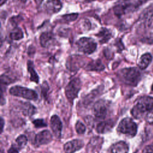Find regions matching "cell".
<instances>
[{"instance_id":"d590c367","label":"cell","mask_w":153,"mask_h":153,"mask_svg":"<svg viewBox=\"0 0 153 153\" xmlns=\"http://www.w3.org/2000/svg\"><path fill=\"white\" fill-rule=\"evenodd\" d=\"M21 2H25L26 1V0H20Z\"/></svg>"},{"instance_id":"7c38bea8","label":"cell","mask_w":153,"mask_h":153,"mask_svg":"<svg viewBox=\"0 0 153 153\" xmlns=\"http://www.w3.org/2000/svg\"><path fill=\"white\" fill-rule=\"evenodd\" d=\"M153 17V4L146 7L140 13L139 19L145 24L150 25Z\"/></svg>"},{"instance_id":"484cf974","label":"cell","mask_w":153,"mask_h":153,"mask_svg":"<svg viewBox=\"0 0 153 153\" xmlns=\"http://www.w3.org/2000/svg\"><path fill=\"white\" fill-rule=\"evenodd\" d=\"M142 41L146 44L153 45V33H150L148 35L143 37Z\"/></svg>"},{"instance_id":"74e56055","label":"cell","mask_w":153,"mask_h":153,"mask_svg":"<svg viewBox=\"0 0 153 153\" xmlns=\"http://www.w3.org/2000/svg\"><path fill=\"white\" fill-rule=\"evenodd\" d=\"M121 1H129V0H121Z\"/></svg>"},{"instance_id":"d6986e66","label":"cell","mask_w":153,"mask_h":153,"mask_svg":"<svg viewBox=\"0 0 153 153\" xmlns=\"http://www.w3.org/2000/svg\"><path fill=\"white\" fill-rule=\"evenodd\" d=\"M21 109L22 113L25 116H32L36 112L35 107L29 102H24L22 104Z\"/></svg>"},{"instance_id":"f1b7e54d","label":"cell","mask_w":153,"mask_h":153,"mask_svg":"<svg viewBox=\"0 0 153 153\" xmlns=\"http://www.w3.org/2000/svg\"><path fill=\"white\" fill-rule=\"evenodd\" d=\"M22 17H21L20 16H15V17H13L11 19H10V22L11 23V24L13 25H14V26H16V23L17 22H20V21H21L22 20Z\"/></svg>"},{"instance_id":"52a82bcc","label":"cell","mask_w":153,"mask_h":153,"mask_svg":"<svg viewBox=\"0 0 153 153\" xmlns=\"http://www.w3.org/2000/svg\"><path fill=\"white\" fill-rule=\"evenodd\" d=\"M108 105L105 100H99L97 101L93 106V112L96 117L103 119L108 114Z\"/></svg>"},{"instance_id":"ffe728a7","label":"cell","mask_w":153,"mask_h":153,"mask_svg":"<svg viewBox=\"0 0 153 153\" xmlns=\"http://www.w3.org/2000/svg\"><path fill=\"white\" fill-rule=\"evenodd\" d=\"M27 69H28V72L30 74V79L32 81H33L36 83H38L39 76L34 69V66L32 61L29 60L27 62Z\"/></svg>"},{"instance_id":"44dd1931","label":"cell","mask_w":153,"mask_h":153,"mask_svg":"<svg viewBox=\"0 0 153 153\" xmlns=\"http://www.w3.org/2000/svg\"><path fill=\"white\" fill-rule=\"evenodd\" d=\"M10 37L13 40H20L23 38V31L19 27H14V29L10 32Z\"/></svg>"},{"instance_id":"f35d334b","label":"cell","mask_w":153,"mask_h":153,"mask_svg":"<svg viewBox=\"0 0 153 153\" xmlns=\"http://www.w3.org/2000/svg\"><path fill=\"white\" fill-rule=\"evenodd\" d=\"M1 153H3V152H2V151H1Z\"/></svg>"},{"instance_id":"d4e9b609","label":"cell","mask_w":153,"mask_h":153,"mask_svg":"<svg viewBox=\"0 0 153 153\" xmlns=\"http://www.w3.org/2000/svg\"><path fill=\"white\" fill-rule=\"evenodd\" d=\"M32 123L36 128L44 127L47 126V124L44 122L43 119H36L32 121Z\"/></svg>"},{"instance_id":"f546056e","label":"cell","mask_w":153,"mask_h":153,"mask_svg":"<svg viewBox=\"0 0 153 153\" xmlns=\"http://www.w3.org/2000/svg\"><path fill=\"white\" fill-rule=\"evenodd\" d=\"M143 153H153V146H146L143 149Z\"/></svg>"},{"instance_id":"4fadbf2b","label":"cell","mask_w":153,"mask_h":153,"mask_svg":"<svg viewBox=\"0 0 153 153\" xmlns=\"http://www.w3.org/2000/svg\"><path fill=\"white\" fill-rule=\"evenodd\" d=\"M128 146L124 141L113 144L109 149V153H128Z\"/></svg>"},{"instance_id":"5b68a950","label":"cell","mask_w":153,"mask_h":153,"mask_svg":"<svg viewBox=\"0 0 153 153\" xmlns=\"http://www.w3.org/2000/svg\"><path fill=\"white\" fill-rule=\"evenodd\" d=\"M117 130L123 134L133 137L137 133V125L131 118H125L120 121Z\"/></svg>"},{"instance_id":"ba28073f","label":"cell","mask_w":153,"mask_h":153,"mask_svg":"<svg viewBox=\"0 0 153 153\" xmlns=\"http://www.w3.org/2000/svg\"><path fill=\"white\" fill-rule=\"evenodd\" d=\"M53 139V136L50 131L45 130L38 133L35 137V143L38 146L46 145L50 143Z\"/></svg>"},{"instance_id":"d6a6232c","label":"cell","mask_w":153,"mask_h":153,"mask_svg":"<svg viewBox=\"0 0 153 153\" xmlns=\"http://www.w3.org/2000/svg\"><path fill=\"white\" fill-rule=\"evenodd\" d=\"M0 124H1V133H2L3 131V128H4V121L3 120V118L2 117H1V121H0Z\"/></svg>"},{"instance_id":"1f68e13d","label":"cell","mask_w":153,"mask_h":153,"mask_svg":"<svg viewBox=\"0 0 153 153\" xmlns=\"http://www.w3.org/2000/svg\"><path fill=\"white\" fill-rule=\"evenodd\" d=\"M7 153H19L18 149L14 147V146H11L7 151Z\"/></svg>"},{"instance_id":"ac0fdd59","label":"cell","mask_w":153,"mask_h":153,"mask_svg":"<svg viewBox=\"0 0 153 153\" xmlns=\"http://www.w3.org/2000/svg\"><path fill=\"white\" fill-rule=\"evenodd\" d=\"M85 69L88 71H101L105 69V66L103 65V63L99 59H97L96 60L89 62L87 65Z\"/></svg>"},{"instance_id":"6da1fadb","label":"cell","mask_w":153,"mask_h":153,"mask_svg":"<svg viewBox=\"0 0 153 153\" xmlns=\"http://www.w3.org/2000/svg\"><path fill=\"white\" fill-rule=\"evenodd\" d=\"M152 109H153V97L143 96L138 99L132 108L131 114L133 117L139 119L142 118L145 113H148Z\"/></svg>"},{"instance_id":"3957f363","label":"cell","mask_w":153,"mask_h":153,"mask_svg":"<svg viewBox=\"0 0 153 153\" xmlns=\"http://www.w3.org/2000/svg\"><path fill=\"white\" fill-rule=\"evenodd\" d=\"M79 51L85 54H92L96 50L97 43L92 38L82 37L79 38L76 42Z\"/></svg>"},{"instance_id":"8d00e7d4","label":"cell","mask_w":153,"mask_h":153,"mask_svg":"<svg viewBox=\"0 0 153 153\" xmlns=\"http://www.w3.org/2000/svg\"><path fill=\"white\" fill-rule=\"evenodd\" d=\"M151 90H152V91L153 92V84H152V88H151Z\"/></svg>"},{"instance_id":"30bf717a","label":"cell","mask_w":153,"mask_h":153,"mask_svg":"<svg viewBox=\"0 0 153 153\" xmlns=\"http://www.w3.org/2000/svg\"><path fill=\"white\" fill-rule=\"evenodd\" d=\"M84 146V142L80 139H74L64 145V151L66 153H74L79 150Z\"/></svg>"},{"instance_id":"8fae6325","label":"cell","mask_w":153,"mask_h":153,"mask_svg":"<svg viewBox=\"0 0 153 153\" xmlns=\"http://www.w3.org/2000/svg\"><path fill=\"white\" fill-rule=\"evenodd\" d=\"M50 127L55 136L60 138L62 130V123L60 118L57 115H54L51 117Z\"/></svg>"},{"instance_id":"e575fe53","label":"cell","mask_w":153,"mask_h":153,"mask_svg":"<svg viewBox=\"0 0 153 153\" xmlns=\"http://www.w3.org/2000/svg\"><path fill=\"white\" fill-rule=\"evenodd\" d=\"M7 0H1V2H0V4L1 5H2L4 3H5L7 2Z\"/></svg>"},{"instance_id":"603a6c76","label":"cell","mask_w":153,"mask_h":153,"mask_svg":"<svg viewBox=\"0 0 153 153\" xmlns=\"http://www.w3.org/2000/svg\"><path fill=\"white\" fill-rule=\"evenodd\" d=\"M78 17V13H72V14H68L63 15L62 18L65 22H71L72 21L75 20L77 17Z\"/></svg>"},{"instance_id":"83f0119b","label":"cell","mask_w":153,"mask_h":153,"mask_svg":"<svg viewBox=\"0 0 153 153\" xmlns=\"http://www.w3.org/2000/svg\"><path fill=\"white\" fill-rule=\"evenodd\" d=\"M146 120L149 123L153 124V109H152L147 114V115H146Z\"/></svg>"},{"instance_id":"5bb4252c","label":"cell","mask_w":153,"mask_h":153,"mask_svg":"<svg viewBox=\"0 0 153 153\" xmlns=\"http://www.w3.org/2000/svg\"><path fill=\"white\" fill-rule=\"evenodd\" d=\"M96 36L99 38V41L101 44H105L108 42L112 38V34L109 29L103 27L96 35Z\"/></svg>"},{"instance_id":"2e32d148","label":"cell","mask_w":153,"mask_h":153,"mask_svg":"<svg viewBox=\"0 0 153 153\" xmlns=\"http://www.w3.org/2000/svg\"><path fill=\"white\" fill-rule=\"evenodd\" d=\"M114 126V122L111 120L104 121L99 123L96 126V131L99 133H105L109 131Z\"/></svg>"},{"instance_id":"8992f818","label":"cell","mask_w":153,"mask_h":153,"mask_svg":"<svg viewBox=\"0 0 153 153\" xmlns=\"http://www.w3.org/2000/svg\"><path fill=\"white\" fill-rule=\"evenodd\" d=\"M81 87V82L78 78L73 79L69 82L65 89V94L69 101L72 102L78 96Z\"/></svg>"},{"instance_id":"9c48e42d","label":"cell","mask_w":153,"mask_h":153,"mask_svg":"<svg viewBox=\"0 0 153 153\" xmlns=\"http://www.w3.org/2000/svg\"><path fill=\"white\" fill-rule=\"evenodd\" d=\"M62 8V3L60 0H48L44 4V9L49 14L58 13Z\"/></svg>"},{"instance_id":"7402d4cb","label":"cell","mask_w":153,"mask_h":153,"mask_svg":"<svg viewBox=\"0 0 153 153\" xmlns=\"http://www.w3.org/2000/svg\"><path fill=\"white\" fill-rule=\"evenodd\" d=\"M16 143H17L19 147L22 148L26 145V143L27 142V139L25 135L21 134L19 136H18V137L16 139Z\"/></svg>"},{"instance_id":"e0dca14e","label":"cell","mask_w":153,"mask_h":153,"mask_svg":"<svg viewBox=\"0 0 153 153\" xmlns=\"http://www.w3.org/2000/svg\"><path fill=\"white\" fill-rule=\"evenodd\" d=\"M152 59V57L150 53H147L142 55L138 63V66L139 68L141 69H145V68H146L149 63L151 62Z\"/></svg>"},{"instance_id":"4dcf8cb0","label":"cell","mask_w":153,"mask_h":153,"mask_svg":"<svg viewBox=\"0 0 153 153\" xmlns=\"http://www.w3.org/2000/svg\"><path fill=\"white\" fill-rule=\"evenodd\" d=\"M149 1H150V0H136L134 2V3H135V5L137 7V8H139L140 6H142L144 4L146 3Z\"/></svg>"},{"instance_id":"4316f807","label":"cell","mask_w":153,"mask_h":153,"mask_svg":"<svg viewBox=\"0 0 153 153\" xmlns=\"http://www.w3.org/2000/svg\"><path fill=\"white\" fill-rule=\"evenodd\" d=\"M14 81V79L11 78L10 76L7 75H1V82L4 84H8Z\"/></svg>"},{"instance_id":"7a4b0ae2","label":"cell","mask_w":153,"mask_h":153,"mask_svg":"<svg viewBox=\"0 0 153 153\" xmlns=\"http://www.w3.org/2000/svg\"><path fill=\"white\" fill-rule=\"evenodd\" d=\"M118 75L123 82L133 86L136 85L141 78L140 72L136 68L122 69L118 72Z\"/></svg>"},{"instance_id":"cb8c5ba5","label":"cell","mask_w":153,"mask_h":153,"mask_svg":"<svg viewBox=\"0 0 153 153\" xmlns=\"http://www.w3.org/2000/svg\"><path fill=\"white\" fill-rule=\"evenodd\" d=\"M75 130L77 132V133L81 134H83L85 133L86 128L82 123L78 121L76 122V123L75 124Z\"/></svg>"},{"instance_id":"277c9868","label":"cell","mask_w":153,"mask_h":153,"mask_svg":"<svg viewBox=\"0 0 153 153\" xmlns=\"http://www.w3.org/2000/svg\"><path fill=\"white\" fill-rule=\"evenodd\" d=\"M9 92L13 96L21 97L29 100H35L38 99V94L35 91L19 85L11 87Z\"/></svg>"},{"instance_id":"836d02e7","label":"cell","mask_w":153,"mask_h":153,"mask_svg":"<svg viewBox=\"0 0 153 153\" xmlns=\"http://www.w3.org/2000/svg\"><path fill=\"white\" fill-rule=\"evenodd\" d=\"M35 1L36 3V4H37L38 5H40L41 4L42 2L43 1V0H35Z\"/></svg>"},{"instance_id":"9a60e30c","label":"cell","mask_w":153,"mask_h":153,"mask_svg":"<svg viewBox=\"0 0 153 153\" xmlns=\"http://www.w3.org/2000/svg\"><path fill=\"white\" fill-rule=\"evenodd\" d=\"M54 38L53 33L50 32H44L40 35V44L42 47H47L54 40Z\"/></svg>"}]
</instances>
